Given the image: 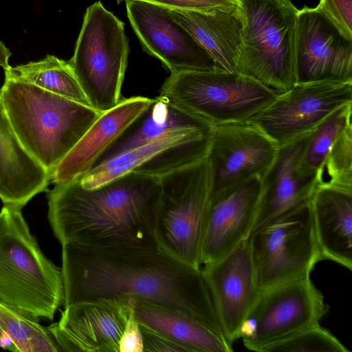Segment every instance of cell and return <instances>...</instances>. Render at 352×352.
Wrapping results in <instances>:
<instances>
[{
  "mask_svg": "<svg viewBox=\"0 0 352 352\" xmlns=\"http://www.w3.org/2000/svg\"><path fill=\"white\" fill-rule=\"evenodd\" d=\"M160 178L129 172L92 189L80 179L48 191L47 217L61 245L118 250L158 248Z\"/></svg>",
  "mask_w": 352,
  "mask_h": 352,
  "instance_id": "7a4b0ae2",
  "label": "cell"
},
{
  "mask_svg": "<svg viewBox=\"0 0 352 352\" xmlns=\"http://www.w3.org/2000/svg\"><path fill=\"white\" fill-rule=\"evenodd\" d=\"M12 53L5 44L0 41V66L6 71L10 68L8 63V60Z\"/></svg>",
  "mask_w": 352,
  "mask_h": 352,
  "instance_id": "e575fe53",
  "label": "cell"
},
{
  "mask_svg": "<svg viewBox=\"0 0 352 352\" xmlns=\"http://www.w3.org/2000/svg\"><path fill=\"white\" fill-rule=\"evenodd\" d=\"M129 53L122 21L100 1L89 6L68 62L91 106L98 111L111 109L122 99Z\"/></svg>",
  "mask_w": 352,
  "mask_h": 352,
  "instance_id": "52a82bcc",
  "label": "cell"
},
{
  "mask_svg": "<svg viewBox=\"0 0 352 352\" xmlns=\"http://www.w3.org/2000/svg\"><path fill=\"white\" fill-rule=\"evenodd\" d=\"M0 328L9 336L14 351L58 352L59 348L38 318L0 301Z\"/></svg>",
  "mask_w": 352,
  "mask_h": 352,
  "instance_id": "4316f807",
  "label": "cell"
},
{
  "mask_svg": "<svg viewBox=\"0 0 352 352\" xmlns=\"http://www.w3.org/2000/svg\"><path fill=\"white\" fill-rule=\"evenodd\" d=\"M322 259L352 270V189L317 186L310 199Z\"/></svg>",
  "mask_w": 352,
  "mask_h": 352,
  "instance_id": "ffe728a7",
  "label": "cell"
},
{
  "mask_svg": "<svg viewBox=\"0 0 352 352\" xmlns=\"http://www.w3.org/2000/svg\"><path fill=\"white\" fill-rule=\"evenodd\" d=\"M155 223L158 248L176 259L201 267V250L211 177L206 159L160 178Z\"/></svg>",
  "mask_w": 352,
  "mask_h": 352,
  "instance_id": "ba28073f",
  "label": "cell"
},
{
  "mask_svg": "<svg viewBox=\"0 0 352 352\" xmlns=\"http://www.w3.org/2000/svg\"><path fill=\"white\" fill-rule=\"evenodd\" d=\"M278 95L248 76L214 69L172 72L158 96L216 126L248 121Z\"/></svg>",
  "mask_w": 352,
  "mask_h": 352,
  "instance_id": "8992f818",
  "label": "cell"
},
{
  "mask_svg": "<svg viewBox=\"0 0 352 352\" xmlns=\"http://www.w3.org/2000/svg\"><path fill=\"white\" fill-rule=\"evenodd\" d=\"M132 309L126 298L79 301L64 307L47 329L60 351L119 352Z\"/></svg>",
  "mask_w": 352,
  "mask_h": 352,
  "instance_id": "9a60e30c",
  "label": "cell"
},
{
  "mask_svg": "<svg viewBox=\"0 0 352 352\" xmlns=\"http://www.w3.org/2000/svg\"><path fill=\"white\" fill-rule=\"evenodd\" d=\"M351 113L352 103L345 104L310 133L298 163V169L302 174L317 175L333 142L346 126L352 124Z\"/></svg>",
  "mask_w": 352,
  "mask_h": 352,
  "instance_id": "83f0119b",
  "label": "cell"
},
{
  "mask_svg": "<svg viewBox=\"0 0 352 352\" xmlns=\"http://www.w3.org/2000/svg\"><path fill=\"white\" fill-rule=\"evenodd\" d=\"M214 126L169 131L130 151L96 165L80 179L86 189L98 187L116 177L133 171L157 154L178 143L213 134Z\"/></svg>",
  "mask_w": 352,
  "mask_h": 352,
  "instance_id": "d4e9b609",
  "label": "cell"
},
{
  "mask_svg": "<svg viewBox=\"0 0 352 352\" xmlns=\"http://www.w3.org/2000/svg\"><path fill=\"white\" fill-rule=\"evenodd\" d=\"M16 79L82 104L91 107L68 61L54 55L5 71Z\"/></svg>",
  "mask_w": 352,
  "mask_h": 352,
  "instance_id": "484cf974",
  "label": "cell"
},
{
  "mask_svg": "<svg viewBox=\"0 0 352 352\" xmlns=\"http://www.w3.org/2000/svg\"><path fill=\"white\" fill-rule=\"evenodd\" d=\"M119 352H143L142 334L133 309L123 330L119 344Z\"/></svg>",
  "mask_w": 352,
  "mask_h": 352,
  "instance_id": "836d02e7",
  "label": "cell"
},
{
  "mask_svg": "<svg viewBox=\"0 0 352 352\" xmlns=\"http://www.w3.org/2000/svg\"><path fill=\"white\" fill-rule=\"evenodd\" d=\"M64 299L61 268L43 253L21 208L3 205L0 211V301L52 320Z\"/></svg>",
  "mask_w": 352,
  "mask_h": 352,
  "instance_id": "277c9868",
  "label": "cell"
},
{
  "mask_svg": "<svg viewBox=\"0 0 352 352\" xmlns=\"http://www.w3.org/2000/svg\"><path fill=\"white\" fill-rule=\"evenodd\" d=\"M202 272L219 322L232 344L255 304L258 288L248 239L221 258L204 265Z\"/></svg>",
  "mask_w": 352,
  "mask_h": 352,
  "instance_id": "2e32d148",
  "label": "cell"
},
{
  "mask_svg": "<svg viewBox=\"0 0 352 352\" xmlns=\"http://www.w3.org/2000/svg\"><path fill=\"white\" fill-rule=\"evenodd\" d=\"M278 148L248 121L214 126L206 158L211 177L210 196L261 177L274 162Z\"/></svg>",
  "mask_w": 352,
  "mask_h": 352,
  "instance_id": "7c38bea8",
  "label": "cell"
},
{
  "mask_svg": "<svg viewBox=\"0 0 352 352\" xmlns=\"http://www.w3.org/2000/svg\"><path fill=\"white\" fill-rule=\"evenodd\" d=\"M0 94L20 142L50 175L101 114L7 74Z\"/></svg>",
  "mask_w": 352,
  "mask_h": 352,
  "instance_id": "3957f363",
  "label": "cell"
},
{
  "mask_svg": "<svg viewBox=\"0 0 352 352\" xmlns=\"http://www.w3.org/2000/svg\"><path fill=\"white\" fill-rule=\"evenodd\" d=\"M6 333L1 330V329L0 328V342H1V340L2 339V338L3 337V336L5 335Z\"/></svg>",
  "mask_w": 352,
  "mask_h": 352,
  "instance_id": "d590c367",
  "label": "cell"
},
{
  "mask_svg": "<svg viewBox=\"0 0 352 352\" xmlns=\"http://www.w3.org/2000/svg\"><path fill=\"white\" fill-rule=\"evenodd\" d=\"M139 323L185 347L188 352H230L228 340L185 315L166 307L126 298Z\"/></svg>",
  "mask_w": 352,
  "mask_h": 352,
  "instance_id": "603a6c76",
  "label": "cell"
},
{
  "mask_svg": "<svg viewBox=\"0 0 352 352\" xmlns=\"http://www.w3.org/2000/svg\"><path fill=\"white\" fill-rule=\"evenodd\" d=\"M50 182V174L17 137L0 94V199L3 205L22 209Z\"/></svg>",
  "mask_w": 352,
  "mask_h": 352,
  "instance_id": "7402d4cb",
  "label": "cell"
},
{
  "mask_svg": "<svg viewBox=\"0 0 352 352\" xmlns=\"http://www.w3.org/2000/svg\"><path fill=\"white\" fill-rule=\"evenodd\" d=\"M143 352H188L181 344L140 323Z\"/></svg>",
  "mask_w": 352,
  "mask_h": 352,
  "instance_id": "d6a6232c",
  "label": "cell"
},
{
  "mask_svg": "<svg viewBox=\"0 0 352 352\" xmlns=\"http://www.w3.org/2000/svg\"><path fill=\"white\" fill-rule=\"evenodd\" d=\"M248 241L260 292L311 273L322 260L309 201L261 225Z\"/></svg>",
  "mask_w": 352,
  "mask_h": 352,
  "instance_id": "9c48e42d",
  "label": "cell"
},
{
  "mask_svg": "<svg viewBox=\"0 0 352 352\" xmlns=\"http://www.w3.org/2000/svg\"><path fill=\"white\" fill-rule=\"evenodd\" d=\"M61 272L64 307L98 298L139 299L175 310L226 338L201 268L159 248L107 250L63 244Z\"/></svg>",
  "mask_w": 352,
  "mask_h": 352,
  "instance_id": "6da1fadb",
  "label": "cell"
},
{
  "mask_svg": "<svg viewBox=\"0 0 352 352\" xmlns=\"http://www.w3.org/2000/svg\"><path fill=\"white\" fill-rule=\"evenodd\" d=\"M261 177L209 197L204 226L201 265L213 262L248 239L253 229Z\"/></svg>",
  "mask_w": 352,
  "mask_h": 352,
  "instance_id": "e0dca14e",
  "label": "cell"
},
{
  "mask_svg": "<svg viewBox=\"0 0 352 352\" xmlns=\"http://www.w3.org/2000/svg\"><path fill=\"white\" fill-rule=\"evenodd\" d=\"M316 8L344 37L352 41V0H320Z\"/></svg>",
  "mask_w": 352,
  "mask_h": 352,
  "instance_id": "4dcf8cb0",
  "label": "cell"
},
{
  "mask_svg": "<svg viewBox=\"0 0 352 352\" xmlns=\"http://www.w3.org/2000/svg\"><path fill=\"white\" fill-rule=\"evenodd\" d=\"M153 99L143 96L122 98L98 118L50 175V182L63 184L81 179L100 156L150 106Z\"/></svg>",
  "mask_w": 352,
  "mask_h": 352,
  "instance_id": "d6986e66",
  "label": "cell"
},
{
  "mask_svg": "<svg viewBox=\"0 0 352 352\" xmlns=\"http://www.w3.org/2000/svg\"><path fill=\"white\" fill-rule=\"evenodd\" d=\"M125 2L128 19L142 47L170 73L217 69L212 58L173 19L169 8L142 0Z\"/></svg>",
  "mask_w": 352,
  "mask_h": 352,
  "instance_id": "5bb4252c",
  "label": "cell"
},
{
  "mask_svg": "<svg viewBox=\"0 0 352 352\" xmlns=\"http://www.w3.org/2000/svg\"><path fill=\"white\" fill-rule=\"evenodd\" d=\"M170 12L209 54L217 69L236 72L244 25L240 6L208 12L170 9Z\"/></svg>",
  "mask_w": 352,
  "mask_h": 352,
  "instance_id": "44dd1931",
  "label": "cell"
},
{
  "mask_svg": "<svg viewBox=\"0 0 352 352\" xmlns=\"http://www.w3.org/2000/svg\"><path fill=\"white\" fill-rule=\"evenodd\" d=\"M310 274L260 292L239 333L245 348L265 352L270 346L320 324L329 305Z\"/></svg>",
  "mask_w": 352,
  "mask_h": 352,
  "instance_id": "30bf717a",
  "label": "cell"
},
{
  "mask_svg": "<svg viewBox=\"0 0 352 352\" xmlns=\"http://www.w3.org/2000/svg\"><path fill=\"white\" fill-rule=\"evenodd\" d=\"M310 133L279 146L274 162L261 177L252 230L309 201L318 184L317 175L302 174L298 163Z\"/></svg>",
  "mask_w": 352,
  "mask_h": 352,
  "instance_id": "ac0fdd59",
  "label": "cell"
},
{
  "mask_svg": "<svg viewBox=\"0 0 352 352\" xmlns=\"http://www.w3.org/2000/svg\"><path fill=\"white\" fill-rule=\"evenodd\" d=\"M118 2L127 0H117ZM170 10L208 12L219 8L239 7L238 0H142Z\"/></svg>",
  "mask_w": 352,
  "mask_h": 352,
  "instance_id": "1f68e13d",
  "label": "cell"
},
{
  "mask_svg": "<svg viewBox=\"0 0 352 352\" xmlns=\"http://www.w3.org/2000/svg\"><path fill=\"white\" fill-rule=\"evenodd\" d=\"M243 17V49L236 72L276 93L295 83L294 48L298 9L292 0H238Z\"/></svg>",
  "mask_w": 352,
  "mask_h": 352,
  "instance_id": "5b68a950",
  "label": "cell"
},
{
  "mask_svg": "<svg viewBox=\"0 0 352 352\" xmlns=\"http://www.w3.org/2000/svg\"><path fill=\"white\" fill-rule=\"evenodd\" d=\"M352 103V82L295 83L248 120L278 146L311 132L338 108Z\"/></svg>",
  "mask_w": 352,
  "mask_h": 352,
  "instance_id": "8fae6325",
  "label": "cell"
},
{
  "mask_svg": "<svg viewBox=\"0 0 352 352\" xmlns=\"http://www.w3.org/2000/svg\"><path fill=\"white\" fill-rule=\"evenodd\" d=\"M317 186L352 189V124L333 142L317 173Z\"/></svg>",
  "mask_w": 352,
  "mask_h": 352,
  "instance_id": "f1b7e54d",
  "label": "cell"
},
{
  "mask_svg": "<svg viewBox=\"0 0 352 352\" xmlns=\"http://www.w3.org/2000/svg\"><path fill=\"white\" fill-rule=\"evenodd\" d=\"M329 330L319 324L270 346L265 352H349Z\"/></svg>",
  "mask_w": 352,
  "mask_h": 352,
  "instance_id": "f546056e",
  "label": "cell"
},
{
  "mask_svg": "<svg viewBox=\"0 0 352 352\" xmlns=\"http://www.w3.org/2000/svg\"><path fill=\"white\" fill-rule=\"evenodd\" d=\"M294 74L296 83L352 82V41L317 8L298 10Z\"/></svg>",
  "mask_w": 352,
  "mask_h": 352,
  "instance_id": "4fadbf2b",
  "label": "cell"
},
{
  "mask_svg": "<svg viewBox=\"0 0 352 352\" xmlns=\"http://www.w3.org/2000/svg\"><path fill=\"white\" fill-rule=\"evenodd\" d=\"M210 126H214L157 96L100 156L96 165L144 144L169 131Z\"/></svg>",
  "mask_w": 352,
  "mask_h": 352,
  "instance_id": "cb8c5ba5",
  "label": "cell"
}]
</instances>
